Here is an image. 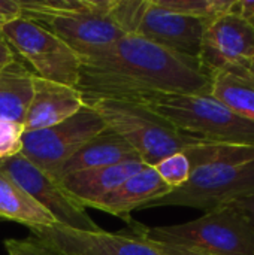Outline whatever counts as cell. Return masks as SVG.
Masks as SVG:
<instances>
[{
	"label": "cell",
	"mask_w": 254,
	"mask_h": 255,
	"mask_svg": "<svg viewBox=\"0 0 254 255\" xmlns=\"http://www.w3.org/2000/svg\"><path fill=\"white\" fill-rule=\"evenodd\" d=\"M76 90L84 102L112 99L145 103L166 94H211V75L198 58L135 34L82 57Z\"/></svg>",
	"instance_id": "obj_1"
},
{
	"label": "cell",
	"mask_w": 254,
	"mask_h": 255,
	"mask_svg": "<svg viewBox=\"0 0 254 255\" xmlns=\"http://www.w3.org/2000/svg\"><path fill=\"white\" fill-rule=\"evenodd\" d=\"M22 16L61 39L79 58L115 43L123 30L109 16L111 0H19Z\"/></svg>",
	"instance_id": "obj_2"
},
{
	"label": "cell",
	"mask_w": 254,
	"mask_h": 255,
	"mask_svg": "<svg viewBox=\"0 0 254 255\" xmlns=\"http://www.w3.org/2000/svg\"><path fill=\"white\" fill-rule=\"evenodd\" d=\"M105 121L106 128L123 137L147 166H156L163 158L184 152L202 142L177 130L169 121L144 103L99 99L85 102Z\"/></svg>",
	"instance_id": "obj_3"
},
{
	"label": "cell",
	"mask_w": 254,
	"mask_h": 255,
	"mask_svg": "<svg viewBox=\"0 0 254 255\" xmlns=\"http://www.w3.org/2000/svg\"><path fill=\"white\" fill-rule=\"evenodd\" d=\"M136 226V235L151 242L192 248L211 255H254V226L229 205L183 224Z\"/></svg>",
	"instance_id": "obj_4"
},
{
	"label": "cell",
	"mask_w": 254,
	"mask_h": 255,
	"mask_svg": "<svg viewBox=\"0 0 254 255\" xmlns=\"http://www.w3.org/2000/svg\"><path fill=\"white\" fill-rule=\"evenodd\" d=\"M144 105L187 136L208 142L254 145V123L240 118L213 96L166 94Z\"/></svg>",
	"instance_id": "obj_5"
},
{
	"label": "cell",
	"mask_w": 254,
	"mask_h": 255,
	"mask_svg": "<svg viewBox=\"0 0 254 255\" xmlns=\"http://www.w3.org/2000/svg\"><path fill=\"white\" fill-rule=\"evenodd\" d=\"M109 16L124 34H135L198 58L207 19L172 12L157 0H111Z\"/></svg>",
	"instance_id": "obj_6"
},
{
	"label": "cell",
	"mask_w": 254,
	"mask_h": 255,
	"mask_svg": "<svg viewBox=\"0 0 254 255\" xmlns=\"http://www.w3.org/2000/svg\"><path fill=\"white\" fill-rule=\"evenodd\" d=\"M254 193V160L244 163H213L192 169L187 182L145 208L186 206L205 214L231 200Z\"/></svg>",
	"instance_id": "obj_7"
},
{
	"label": "cell",
	"mask_w": 254,
	"mask_h": 255,
	"mask_svg": "<svg viewBox=\"0 0 254 255\" xmlns=\"http://www.w3.org/2000/svg\"><path fill=\"white\" fill-rule=\"evenodd\" d=\"M1 36L16 58L19 57L31 67L34 76L76 88L79 55L45 27L19 16L4 24Z\"/></svg>",
	"instance_id": "obj_8"
},
{
	"label": "cell",
	"mask_w": 254,
	"mask_h": 255,
	"mask_svg": "<svg viewBox=\"0 0 254 255\" xmlns=\"http://www.w3.org/2000/svg\"><path fill=\"white\" fill-rule=\"evenodd\" d=\"M105 130L103 118L85 105L57 126L24 133L21 155L55 181L63 164Z\"/></svg>",
	"instance_id": "obj_9"
},
{
	"label": "cell",
	"mask_w": 254,
	"mask_h": 255,
	"mask_svg": "<svg viewBox=\"0 0 254 255\" xmlns=\"http://www.w3.org/2000/svg\"><path fill=\"white\" fill-rule=\"evenodd\" d=\"M0 175L6 176L45 208L57 224L82 232H100L97 223L72 199L60 182L37 169L21 154L0 160Z\"/></svg>",
	"instance_id": "obj_10"
},
{
	"label": "cell",
	"mask_w": 254,
	"mask_h": 255,
	"mask_svg": "<svg viewBox=\"0 0 254 255\" xmlns=\"http://www.w3.org/2000/svg\"><path fill=\"white\" fill-rule=\"evenodd\" d=\"M28 230L31 238L63 255H166L157 244L139 235L82 232L60 224Z\"/></svg>",
	"instance_id": "obj_11"
},
{
	"label": "cell",
	"mask_w": 254,
	"mask_h": 255,
	"mask_svg": "<svg viewBox=\"0 0 254 255\" xmlns=\"http://www.w3.org/2000/svg\"><path fill=\"white\" fill-rule=\"evenodd\" d=\"M198 60L211 76L222 70H252L254 66V27L232 13H225L208 21Z\"/></svg>",
	"instance_id": "obj_12"
},
{
	"label": "cell",
	"mask_w": 254,
	"mask_h": 255,
	"mask_svg": "<svg viewBox=\"0 0 254 255\" xmlns=\"http://www.w3.org/2000/svg\"><path fill=\"white\" fill-rule=\"evenodd\" d=\"M85 106L82 94L69 85L33 78V97L24 121V133L63 123Z\"/></svg>",
	"instance_id": "obj_13"
},
{
	"label": "cell",
	"mask_w": 254,
	"mask_h": 255,
	"mask_svg": "<svg viewBox=\"0 0 254 255\" xmlns=\"http://www.w3.org/2000/svg\"><path fill=\"white\" fill-rule=\"evenodd\" d=\"M171 191L172 188L162 181L156 169L151 166H145L144 169L127 178L118 188L109 193L93 208L118 217L130 224H135V221L130 218L132 211L142 209L150 202L160 199Z\"/></svg>",
	"instance_id": "obj_14"
},
{
	"label": "cell",
	"mask_w": 254,
	"mask_h": 255,
	"mask_svg": "<svg viewBox=\"0 0 254 255\" xmlns=\"http://www.w3.org/2000/svg\"><path fill=\"white\" fill-rule=\"evenodd\" d=\"M145 166L141 160H130L114 166L75 172L64 176L60 185L82 208H93Z\"/></svg>",
	"instance_id": "obj_15"
},
{
	"label": "cell",
	"mask_w": 254,
	"mask_h": 255,
	"mask_svg": "<svg viewBox=\"0 0 254 255\" xmlns=\"http://www.w3.org/2000/svg\"><path fill=\"white\" fill-rule=\"evenodd\" d=\"M130 160L141 158L123 137L106 128L105 131L93 137L90 142H87L75 155H72L63 164L55 181L60 182L64 176L75 172L114 166Z\"/></svg>",
	"instance_id": "obj_16"
},
{
	"label": "cell",
	"mask_w": 254,
	"mask_h": 255,
	"mask_svg": "<svg viewBox=\"0 0 254 255\" xmlns=\"http://www.w3.org/2000/svg\"><path fill=\"white\" fill-rule=\"evenodd\" d=\"M33 78L21 60L0 70V120L24 126L33 97Z\"/></svg>",
	"instance_id": "obj_17"
},
{
	"label": "cell",
	"mask_w": 254,
	"mask_h": 255,
	"mask_svg": "<svg viewBox=\"0 0 254 255\" xmlns=\"http://www.w3.org/2000/svg\"><path fill=\"white\" fill-rule=\"evenodd\" d=\"M243 120L254 123V73L247 69L222 70L211 76V94Z\"/></svg>",
	"instance_id": "obj_18"
},
{
	"label": "cell",
	"mask_w": 254,
	"mask_h": 255,
	"mask_svg": "<svg viewBox=\"0 0 254 255\" xmlns=\"http://www.w3.org/2000/svg\"><path fill=\"white\" fill-rule=\"evenodd\" d=\"M0 218L31 227H51L54 217L15 182L0 175Z\"/></svg>",
	"instance_id": "obj_19"
},
{
	"label": "cell",
	"mask_w": 254,
	"mask_h": 255,
	"mask_svg": "<svg viewBox=\"0 0 254 255\" xmlns=\"http://www.w3.org/2000/svg\"><path fill=\"white\" fill-rule=\"evenodd\" d=\"M157 1L163 7L172 12L211 21L220 15L228 13L232 0H157Z\"/></svg>",
	"instance_id": "obj_20"
},
{
	"label": "cell",
	"mask_w": 254,
	"mask_h": 255,
	"mask_svg": "<svg viewBox=\"0 0 254 255\" xmlns=\"http://www.w3.org/2000/svg\"><path fill=\"white\" fill-rule=\"evenodd\" d=\"M153 167L156 169L162 181L172 190L184 185L192 173V164L184 152L172 154Z\"/></svg>",
	"instance_id": "obj_21"
},
{
	"label": "cell",
	"mask_w": 254,
	"mask_h": 255,
	"mask_svg": "<svg viewBox=\"0 0 254 255\" xmlns=\"http://www.w3.org/2000/svg\"><path fill=\"white\" fill-rule=\"evenodd\" d=\"M24 126L0 120V160L21 154Z\"/></svg>",
	"instance_id": "obj_22"
},
{
	"label": "cell",
	"mask_w": 254,
	"mask_h": 255,
	"mask_svg": "<svg viewBox=\"0 0 254 255\" xmlns=\"http://www.w3.org/2000/svg\"><path fill=\"white\" fill-rule=\"evenodd\" d=\"M4 248L7 254L13 255H63L42 245L31 236L25 239H7L4 241Z\"/></svg>",
	"instance_id": "obj_23"
},
{
	"label": "cell",
	"mask_w": 254,
	"mask_h": 255,
	"mask_svg": "<svg viewBox=\"0 0 254 255\" xmlns=\"http://www.w3.org/2000/svg\"><path fill=\"white\" fill-rule=\"evenodd\" d=\"M228 13H232L254 27V0H232Z\"/></svg>",
	"instance_id": "obj_24"
},
{
	"label": "cell",
	"mask_w": 254,
	"mask_h": 255,
	"mask_svg": "<svg viewBox=\"0 0 254 255\" xmlns=\"http://www.w3.org/2000/svg\"><path fill=\"white\" fill-rule=\"evenodd\" d=\"M226 205H229V206L235 208L237 211H240L244 217H247L250 220V223L254 226V193L253 194L237 197V199L231 200Z\"/></svg>",
	"instance_id": "obj_25"
},
{
	"label": "cell",
	"mask_w": 254,
	"mask_h": 255,
	"mask_svg": "<svg viewBox=\"0 0 254 255\" xmlns=\"http://www.w3.org/2000/svg\"><path fill=\"white\" fill-rule=\"evenodd\" d=\"M0 16L6 21H12L22 16L19 0H0Z\"/></svg>",
	"instance_id": "obj_26"
},
{
	"label": "cell",
	"mask_w": 254,
	"mask_h": 255,
	"mask_svg": "<svg viewBox=\"0 0 254 255\" xmlns=\"http://www.w3.org/2000/svg\"><path fill=\"white\" fill-rule=\"evenodd\" d=\"M18 58L13 52V49L10 48V45L6 42V39L0 34V70L10 66L12 63H15Z\"/></svg>",
	"instance_id": "obj_27"
},
{
	"label": "cell",
	"mask_w": 254,
	"mask_h": 255,
	"mask_svg": "<svg viewBox=\"0 0 254 255\" xmlns=\"http://www.w3.org/2000/svg\"><path fill=\"white\" fill-rule=\"evenodd\" d=\"M157 244V242H154ZM162 251L166 255H211L205 254V253H201V251H196V250H192V248H184V247H175V245H165V244H157Z\"/></svg>",
	"instance_id": "obj_28"
},
{
	"label": "cell",
	"mask_w": 254,
	"mask_h": 255,
	"mask_svg": "<svg viewBox=\"0 0 254 255\" xmlns=\"http://www.w3.org/2000/svg\"><path fill=\"white\" fill-rule=\"evenodd\" d=\"M6 22H7V21H6L4 18H1V16H0V34H1V28L4 27V24H6Z\"/></svg>",
	"instance_id": "obj_29"
},
{
	"label": "cell",
	"mask_w": 254,
	"mask_h": 255,
	"mask_svg": "<svg viewBox=\"0 0 254 255\" xmlns=\"http://www.w3.org/2000/svg\"><path fill=\"white\" fill-rule=\"evenodd\" d=\"M252 72H253V73H254V66H253V67H252Z\"/></svg>",
	"instance_id": "obj_30"
},
{
	"label": "cell",
	"mask_w": 254,
	"mask_h": 255,
	"mask_svg": "<svg viewBox=\"0 0 254 255\" xmlns=\"http://www.w3.org/2000/svg\"><path fill=\"white\" fill-rule=\"evenodd\" d=\"M9 255H13V254H9Z\"/></svg>",
	"instance_id": "obj_31"
}]
</instances>
